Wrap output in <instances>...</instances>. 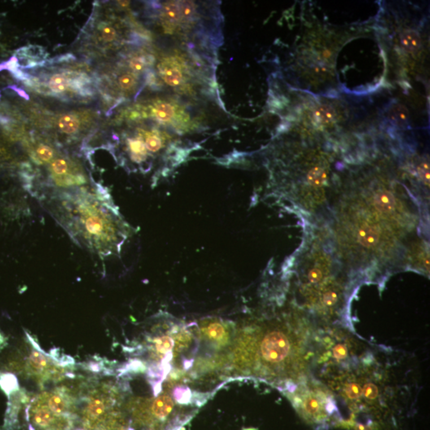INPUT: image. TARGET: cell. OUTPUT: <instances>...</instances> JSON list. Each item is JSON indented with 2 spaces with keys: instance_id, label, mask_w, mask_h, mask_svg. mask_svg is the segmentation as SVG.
Segmentation results:
<instances>
[{
  "instance_id": "cell-1",
  "label": "cell",
  "mask_w": 430,
  "mask_h": 430,
  "mask_svg": "<svg viewBox=\"0 0 430 430\" xmlns=\"http://www.w3.org/2000/svg\"><path fill=\"white\" fill-rule=\"evenodd\" d=\"M341 204L336 223V240L342 255L359 253L373 266L393 260L402 241L418 225L409 196L385 187L360 195H348Z\"/></svg>"
},
{
  "instance_id": "cell-2",
  "label": "cell",
  "mask_w": 430,
  "mask_h": 430,
  "mask_svg": "<svg viewBox=\"0 0 430 430\" xmlns=\"http://www.w3.org/2000/svg\"><path fill=\"white\" fill-rule=\"evenodd\" d=\"M52 215L79 245L101 257L117 254L130 227L105 190L58 192L48 198Z\"/></svg>"
},
{
  "instance_id": "cell-3",
  "label": "cell",
  "mask_w": 430,
  "mask_h": 430,
  "mask_svg": "<svg viewBox=\"0 0 430 430\" xmlns=\"http://www.w3.org/2000/svg\"><path fill=\"white\" fill-rule=\"evenodd\" d=\"M305 249L299 262L295 281L297 302L305 311L330 320L345 308L348 290L347 278L338 270L323 243L314 242Z\"/></svg>"
},
{
  "instance_id": "cell-4",
  "label": "cell",
  "mask_w": 430,
  "mask_h": 430,
  "mask_svg": "<svg viewBox=\"0 0 430 430\" xmlns=\"http://www.w3.org/2000/svg\"><path fill=\"white\" fill-rule=\"evenodd\" d=\"M291 400L303 418L312 423L327 418V395L321 383L306 382L292 391Z\"/></svg>"
},
{
  "instance_id": "cell-5",
  "label": "cell",
  "mask_w": 430,
  "mask_h": 430,
  "mask_svg": "<svg viewBox=\"0 0 430 430\" xmlns=\"http://www.w3.org/2000/svg\"><path fill=\"white\" fill-rule=\"evenodd\" d=\"M75 418L52 411L41 395L34 399L26 410L29 430H70Z\"/></svg>"
},
{
  "instance_id": "cell-6",
  "label": "cell",
  "mask_w": 430,
  "mask_h": 430,
  "mask_svg": "<svg viewBox=\"0 0 430 430\" xmlns=\"http://www.w3.org/2000/svg\"><path fill=\"white\" fill-rule=\"evenodd\" d=\"M158 74L165 84L171 89H183L189 80L188 66L183 58L171 56L158 66Z\"/></svg>"
},
{
  "instance_id": "cell-7",
  "label": "cell",
  "mask_w": 430,
  "mask_h": 430,
  "mask_svg": "<svg viewBox=\"0 0 430 430\" xmlns=\"http://www.w3.org/2000/svg\"><path fill=\"white\" fill-rule=\"evenodd\" d=\"M27 371L29 375L37 377L41 382L61 379L64 373L62 366H58L55 360H52L50 356L44 354L39 349H35L29 356Z\"/></svg>"
},
{
  "instance_id": "cell-8",
  "label": "cell",
  "mask_w": 430,
  "mask_h": 430,
  "mask_svg": "<svg viewBox=\"0 0 430 430\" xmlns=\"http://www.w3.org/2000/svg\"><path fill=\"white\" fill-rule=\"evenodd\" d=\"M405 262L406 265L412 266L419 272L429 274L430 271V253L429 247L425 241H418L412 243V245L405 253Z\"/></svg>"
},
{
  "instance_id": "cell-9",
  "label": "cell",
  "mask_w": 430,
  "mask_h": 430,
  "mask_svg": "<svg viewBox=\"0 0 430 430\" xmlns=\"http://www.w3.org/2000/svg\"><path fill=\"white\" fill-rule=\"evenodd\" d=\"M228 328L221 322L212 321L202 327V335L214 344L222 345L228 340Z\"/></svg>"
},
{
  "instance_id": "cell-10",
  "label": "cell",
  "mask_w": 430,
  "mask_h": 430,
  "mask_svg": "<svg viewBox=\"0 0 430 430\" xmlns=\"http://www.w3.org/2000/svg\"><path fill=\"white\" fill-rule=\"evenodd\" d=\"M174 401L168 395L158 396L152 404V414L158 420H164L173 410Z\"/></svg>"
},
{
  "instance_id": "cell-11",
  "label": "cell",
  "mask_w": 430,
  "mask_h": 430,
  "mask_svg": "<svg viewBox=\"0 0 430 430\" xmlns=\"http://www.w3.org/2000/svg\"><path fill=\"white\" fill-rule=\"evenodd\" d=\"M400 44L405 51L416 53L422 47V39L420 35L414 30H407L401 33Z\"/></svg>"
},
{
  "instance_id": "cell-12",
  "label": "cell",
  "mask_w": 430,
  "mask_h": 430,
  "mask_svg": "<svg viewBox=\"0 0 430 430\" xmlns=\"http://www.w3.org/2000/svg\"><path fill=\"white\" fill-rule=\"evenodd\" d=\"M58 127L61 132L71 135L78 132L80 127V122L76 116L73 114H66L60 118Z\"/></svg>"
},
{
  "instance_id": "cell-13",
  "label": "cell",
  "mask_w": 430,
  "mask_h": 430,
  "mask_svg": "<svg viewBox=\"0 0 430 430\" xmlns=\"http://www.w3.org/2000/svg\"><path fill=\"white\" fill-rule=\"evenodd\" d=\"M48 85L54 93H63L70 87V79L66 75L57 74L51 77Z\"/></svg>"
},
{
  "instance_id": "cell-14",
  "label": "cell",
  "mask_w": 430,
  "mask_h": 430,
  "mask_svg": "<svg viewBox=\"0 0 430 430\" xmlns=\"http://www.w3.org/2000/svg\"><path fill=\"white\" fill-rule=\"evenodd\" d=\"M314 117L318 123L324 124L333 122L336 119V116L332 108L327 105H322L315 110Z\"/></svg>"
},
{
  "instance_id": "cell-15",
  "label": "cell",
  "mask_w": 430,
  "mask_h": 430,
  "mask_svg": "<svg viewBox=\"0 0 430 430\" xmlns=\"http://www.w3.org/2000/svg\"><path fill=\"white\" fill-rule=\"evenodd\" d=\"M54 157V151L51 147L40 144L36 150V158L38 160L42 163H48L51 161Z\"/></svg>"
},
{
  "instance_id": "cell-16",
  "label": "cell",
  "mask_w": 430,
  "mask_h": 430,
  "mask_svg": "<svg viewBox=\"0 0 430 430\" xmlns=\"http://www.w3.org/2000/svg\"><path fill=\"white\" fill-rule=\"evenodd\" d=\"M119 85L122 89L124 90H128L133 88L136 84V80L135 77L130 74H126V75H122L118 80Z\"/></svg>"
},
{
  "instance_id": "cell-17",
  "label": "cell",
  "mask_w": 430,
  "mask_h": 430,
  "mask_svg": "<svg viewBox=\"0 0 430 430\" xmlns=\"http://www.w3.org/2000/svg\"><path fill=\"white\" fill-rule=\"evenodd\" d=\"M129 66L133 72L140 74L143 72L146 67L147 60L143 57H135L130 61Z\"/></svg>"
},
{
  "instance_id": "cell-18",
  "label": "cell",
  "mask_w": 430,
  "mask_h": 430,
  "mask_svg": "<svg viewBox=\"0 0 430 430\" xmlns=\"http://www.w3.org/2000/svg\"><path fill=\"white\" fill-rule=\"evenodd\" d=\"M391 115H392V119L396 122H403L408 119L409 114L405 108L402 106H396L392 109Z\"/></svg>"
},
{
  "instance_id": "cell-19",
  "label": "cell",
  "mask_w": 430,
  "mask_h": 430,
  "mask_svg": "<svg viewBox=\"0 0 430 430\" xmlns=\"http://www.w3.org/2000/svg\"><path fill=\"white\" fill-rule=\"evenodd\" d=\"M101 37L105 41L109 42V41H113L116 39L117 33L114 27L105 26L101 29Z\"/></svg>"
},
{
  "instance_id": "cell-20",
  "label": "cell",
  "mask_w": 430,
  "mask_h": 430,
  "mask_svg": "<svg viewBox=\"0 0 430 430\" xmlns=\"http://www.w3.org/2000/svg\"><path fill=\"white\" fill-rule=\"evenodd\" d=\"M254 430V429H248V430Z\"/></svg>"
}]
</instances>
